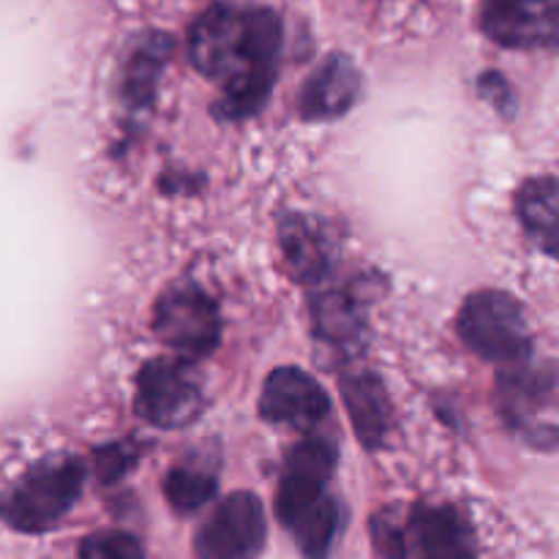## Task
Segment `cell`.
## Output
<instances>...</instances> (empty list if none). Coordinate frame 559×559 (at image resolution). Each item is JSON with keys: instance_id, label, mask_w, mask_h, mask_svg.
I'll return each instance as SVG.
<instances>
[{"instance_id": "obj_10", "label": "cell", "mask_w": 559, "mask_h": 559, "mask_svg": "<svg viewBox=\"0 0 559 559\" xmlns=\"http://www.w3.org/2000/svg\"><path fill=\"white\" fill-rule=\"evenodd\" d=\"M480 27L508 49H551L557 44V0H480Z\"/></svg>"}, {"instance_id": "obj_19", "label": "cell", "mask_w": 559, "mask_h": 559, "mask_svg": "<svg viewBox=\"0 0 559 559\" xmlns=\"http://www.w3.org/2000/svg\"><path fill=\"white\" fill-rule=\"evenodd\" d=\"M76 559H145V551L134 535L107 530L82 540Z\"/></svg>"}, {"instance_id": "obj_7", "label": "cell", "mask_w": 559, "mask_h": 559, "mask_svg": "<svg viewBox=\"0 0 559 559\" xmlns=\"http://www.w3.org/2000/svg\"><path fill=\"white\" fill-rule=\"evenodd\" d=\"M158 338L178 355V360H200L216 349L222 336V317L202 287L180 282L158 298L153 317Z\"/></svg>"}, {"instance_id": "obj_12", "label": "cell", "mask_w": 559, "mask_h": 559, "mask_svg": "<svg viewBox=\"0 0 559 559\" xmlns=\"http://www.w3.org/2000/svg\"><path fill=\"white\" fill-rule=\"evenodd\" d=\"M360 96V71L347 55H331L306 80L298 96L304 120H333L353 109Z\"/></svg>"}, {"instance_id": "obj_3", "label": "cell", "mask_w": 559, "mask_h": 559, "mask_svg": "<svg viewBox=\"0 0 559 559\" xmlns=\"http://www.w3.org/2000/svg\"><path fill=\"white\" fill-rule=\"evenodd\" d=\"M374 544L385 559H475V533L456 506H415L402 522L377 516Z\"/></svg>"}, {"instance_id": "obj_5", "label": "cell", "mask_w": 559, "mask_h": 559, "mask_svg": "<svg viewBox=\"0 0 559 559\" xmlns=\"http://www.w3.org/2000/svg\"><path fill=\"white\" fill-rule=\"evenodd\" d=\"M497 402L508 426L538 451L557 448V371L551 364L508 366L500 374Z\"/></svg>"}, {"instance_id": "obj_6", "label": "cell", "mask_w": 559, "mask_h": 559, "mask_svg": "<svg viewBox=\"0 0 559 559\" xmlns=\"http://www.w3.org/2000/svg\"><path fill=\"white\" fill-rule=\"evenodd\" d=\"M459 336L489 364L513 366L530 355V328L522 304L500 289H480L464 300Z\"/></svg>"}, {"instance_id": "obj_17", "label": "cell", "mask_w": 559, "mask_h": 559, "mask_svg": "<svg viewBox=\"0 0 559 559\" xmlns=\"http://www.w3.org/2000/svg\"><path fill=\"white\" fill-rule=\"evenodd\" d=\"M557 180L535 178L516 194L519 218L549 257L557 254Z\"/></svg>"}, {"instance_id": "obj_4", "label": "cell", "mask_w": 559, "mask_h": 559, "mask_svg": "<svg viewBox=\"0 0 559 559\" xmlns=\"http://www.w3.org/2000/svg\"><path fill=\"white\" fill-rule=\"evenodd\" d=\"M82 464L71 456L47 459L0 497V519L16 533L41 535L58 527L80 500Z\"/></svg>"}, {"instance_id": "obj_8", "label": "cell", "mask_w": 559, "mask_h": 559, "mask_svg": "<svg viewBox=\"0 0 559 559\" xmlns=\"http://www.w3.org/2000/svg\"><path fill=\"white\" fill-rule=\"evenodd\" d=\"M202 409V388L191 366L178 358L147 360L136 377V413L156 429L189 426Z\"/></svg>"}, {"instance_id": "obj_9", "label": "cell", "mask_w": 559, "mask_h": 559, "mask_svg": "<svg viewBox=\"0 0 559 559\" xmlns=\"http://www.w3.org/2000/svg\"><path fill=\"white\" fill-rule=\"evenodd\" d=\"M267 522L254 495L227 497L202 522L194 538L197 559H257L265 549Z\"/></svg>"}, {"instance_id": "obj_15", "label": "cell", "mask_w": 559, "mask_h": 559, "mask_svg": "<svg viewBox=\"0 0 559 559\" xmlns=\"http://www.w3.org/2000/svg\"><path fill=\"white\" fill-rule=\"evenodd\" d=\"M282 251L289 267L304 282H320L333 265L331 240L325 238L320 224L306 216H289L282 224Z\"/></svg>"}, {"instance_id": "obj_2", "label": "cell", "mask_w": 559, "mask_h": 559, "mask_svg": "<svg viewBox=\"0 0 559 559\" xmlns=\"http://www.w3.org/2000/svg\"><path fill=\"white\" fill-rule=\"evenodd\" d=\"M333 473L336 448L322 437H309L289 451L276 513L306 559H328L342 533V508L328 491Z\"/></svg>"}, {"instance_id": "obj_1", "label": "cell", "mask_w": 559, "mask_h": 559, "mask_svg": "<svg viewBox=\"0 0 559 559\" xmlns=\"http://www.w3.org/2000/svg\"><path fill=\"white\" fill-rule=\"evenodd\" d=\"M282 20L265 5L213 3L189 31V58L197 71L222 85L216 112L243 120L271 98L282 55Z\"/></svg>"}, {"instance_id": "obj_13", "label": "cell", "mask_w": 559, "mask_h": 559, "mask_svg": "<svg viewBox=\"0 0 559 559\" xmlns=\"http://www.w3.org/2000/svg\"><path fill=\"white\" fill-rule=\"evenodd\" d=\"M342 396L358 440L366 448H380L391 429V399L380 377L371 371L347 374L342 380Z\"/></svg>"}, {"instance_id": "obj_16", "label": "cell", "mask_w": 559, "mask_h": 559, "mask_svg": "<svg viewBox=\"0 0 559 559\" xmlns=\"http://www.w3.org/2000/svg\"><path fill=\"white\" fill-rule=\"evenodd\" d=\"M218 486V469L216 456H200L191 453L189 459L178 464L173 473L164 480V495H167L169 506L178 513H194L200 511L205 502L213 500Z\"/></svg>"}, {"instance_id": "obj_14", "label": "cell", "mask_w": 559, "mask_h": 559, "mask_svg": "<svg viewBox=\"0 0 559 559\" xmlns=\"http://www.w3.org/2000/svg\"><path fill=\"white\" fill-rule=\"evenodd\" d=\"M169 52H173V38L158 31L142 33L126 49L123 66H120V93L131 109L151 104Z\"/></svg>"}, {"instance_id": "obj_11", "label": "cell", "mask_w": 559, "mask_h": 559, "mask_svg": "<svg viewBox=\"0 0 559 559\" xmlns=\"http://www.w3.org/2000/svg\"><path fill=\"white\" fill-rule=\"evenodd\" d=\"M262 418L309 431L331 413V399L306 371L282 366L265 380L260 396Z\"/></svg>"}, {"instance_id": "obj_18", "label": "cell", "mask_w": 559, "mask_h": 559, "mask_svg": "<svg viewBox=\"0 0 559 559\" xmlns=\"http://www.w3.org/2000/svg\"><path fill=\"white\" fill-rule=\"evenodd\" d=\"M317 333L331 344H353L364 333V311L355 298L342 289H328L314 300Z\"/></svg>"}, {"instance_id": "obj_20", "label": "cell", "mask_w": 559, "mask_h": 559, "mask_svg": "<svg viewBox=\"0 0 559 559\" xmlns=\"http://www.w3.org/2000/svg\"><path fill=\"white\" fill-rule=\"evenodd\" d=\"M134 462H136V453L131 451L129 445H123V442L104 448V451H98V456H96L98 475H102L104 480L120 478V475H123Z\"/></svg>"}]
</instances>
